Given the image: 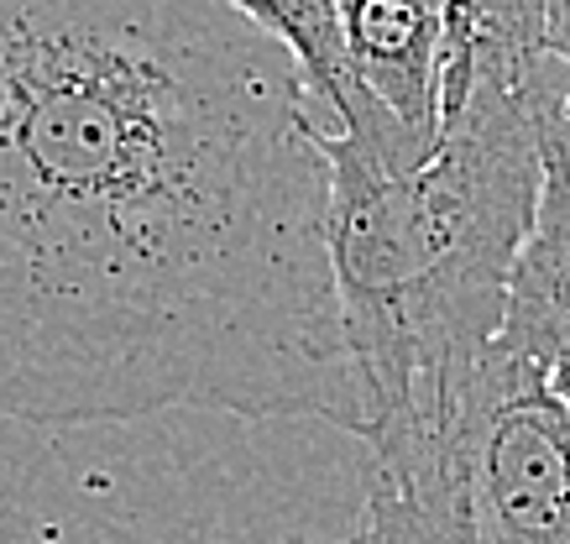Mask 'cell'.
I'll use <instances>...</instances> for the list:
<instances>
[{
	"label": "cell",
	"mask_w": 570,
	"mask_h": 544,
	"mask_svg": "<svg viewBox=\"0 0 570 544\" xmlns=\"http://www.w3.org/2000/svg\"><path fill=\"white\" fill-rule=\"evenodd\" d=\"M534 383H539V393H544L554 408H566L570 414V346L566 352H554L550 362L534 372Z\"/></svg>",
	"instance_id": "9c48e42d"
},
{
	"label": "cell",
	"mask_w": 570,
	"mask_h": 544,
	"mask_svg": "<svg viewBox=\"0 0 570 544\" xmlns=\"http://www.w3.org/2000/svg\"><path fill=\"white\" fill-rule=\"evenodd\" d=\"M570 346V174L544 168L534 230L519 251L508 283V315L498 330V352L534 377L554 352Z\"/></svg>",
	"instance_id": "5b68a950"
},
{
	"label": "cell",
	"mask_w": 570,
	"mask_h": 544,
	"mask_svg": "<svg viewBox=\"0 0 570 544\" xmlns=\"http://www.w3.org/2000/svg\"><path fill=\"white\" fill-rule=\"evenodd\" d=\"M482 17L487 32H498L508 48L539 53V32H544V0H466Z\"/></svg>",
	"instance_id": "52a82bcc"
},
{
	"label": "cell",
	"mask_w": 570,
	"mask_h": 544,
	"mask_svg": "<svg viewBox=\"0 0 570 544\" xmlns=\"http://www.w3.org/2000/svg\"><path fill=\"white\" fill-rule=\"evenodd\" d=\"M513 95H519L529 137H534L539 168L570 174V69L539 48L513 73Z\"/></svg>",
	"instance_id": "8992f818"
},
{
	"label": "cell",
	"mask_w": 570,
	"mask_h": 544,
	"mask_svg": "<svg viewBox=\"0 0 570 544\" xmlns=\"http://www.w3.org/2000/svg\"><path fill=\"white\" fill-rule=\"evenodd\" d=\"M325 137L225 0H0V419L220 408L362 439Z\"/></svg>",
	"instance_id": "6da1fadb"
},
{
	"label": "cell",
	"mask_w": 570,
	"mask_h": 544,
	"mask_svg": "<svg viewBox=\"0 0 570 544\" xmlns=\"http://www.w3.org/2000/svg\"><path fill=\"white\" fill-rule=\"evenodd\" d=\"M461 497L476 544H570V414L498 346L461 408Z\"/></svg>",
	"instance_id": "3957f363"
},
{
	"label": "cell",
	"mask_w": 570,
	"mask_h": 544,
	"mask_svg": "<svg viewBox=\"0 0 570 544\" xmlns=\"http://www.w3.org/2000/svg\"><path fill=\"white\" fill-rule=\"evenodd\" d=\"M225 6H230V11H242L246 21H257L267 37L277 32V11H283V0H225Z\"/></svg>",
	"instance_id": "30bf717a"
},
{
	"label": "cell",
	"mask_w": 570,
	"mask_h": 544,
	"mask_svg": "<svg viewBox=\"0 0 570 544\" xmlns=\"http://www.w3.org/2000/svg\"><path fill=\"white\" fill-rule=\"evenodd\" d=\"M341 544H476L461 497V439L366 451L362 518Z\"/></svg>",
	"instance_id": "277c9868"
},
{
	"label": "cell",
	"mask_w": 570,
	"mask_h": 544,
	"mask_svg": "<svg viewBox=\"0 0 570 544\" xmlns=\"http://www.w3.org/2000/svg\"><path fill=\"white\" fill-rule=\"evenodd\" d=\"M539 48L570 69V0H544V32H539Z\"/></svg>",
	"instance_id": "ba28073f"
},
{
	"label": "cell",
	"mask_w": 570,
	"mask_h": 544,
	"mask_svg": "<svg viewBox=\"0 0 570 544\" xmlns=\"http://www.w3.org/2000/svg\"><path fill=\"white\" fill-rule=\"evenodd\" d=\"M523 58L466 0H445L430 158L393 168L366 141L325 137V246L366 451L461 439V408L498 346L544 184L513 95Z\"/></svg>",
	"instance_id": "7a4b0ae2"
}]
</instances>
